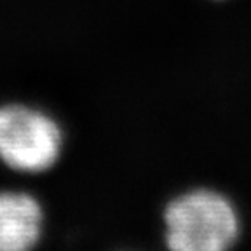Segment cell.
I'll list each match as a JSON object with an SVG mask.
<instances>
[{
	"label": "cell",
	"instance_id": "cell-1",
	"mask_svg": "<svg viewBox=\"0 0 251 251\" xmlns=\"http://www.w3.org/2000/svg\"><path fill=\"white\" fill-rule=\"evenodd\" d=\"M162 230L169 251H227L239 244L244 220L227 192L211 185H194L166 202Z\"/></svg>",
	"mask_w": 251,
	"mask_h": 251
},
{
	"label": "cell",
	"instance_id": "cell-2",
	"mask_svg": "<svg viewBox=\"0 0 251 251\" xmlns=\"http://www.w3.org/2000/svg\"><path fill=\"white\" fill-rule=\"evenodd\" d=\"M65 131L52 114L26 101L0 105V164L18 176H39L58 164Z\"/></svg>",
	"mask_w": 251,
	"mask_h": 251
},
{
	"label": "cell",
	"instance_id": "cell-3",
	"mask_svg": "<svg viewBox=\"0 0 251 251\" xmlns=\"http://www.w3.org/2000/svg\"><path fill=\"white\" fill-rule=\"evenodd\" d=\"M46 232V209L25 187H0V251H39Z\"/></svg>",
	"mask_w": 251,
	"mask_h": 251
}]
</instances>
